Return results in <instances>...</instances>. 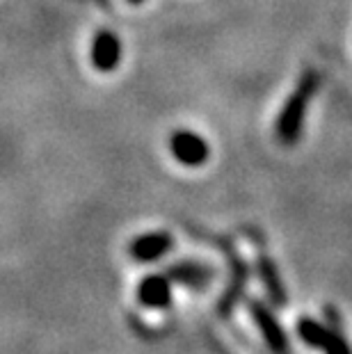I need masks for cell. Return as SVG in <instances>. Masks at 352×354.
<instances>
[{
	"label": "cell",
	"instance_id": "cell-2",
	"mask_svg": "<svg viewBox=\"0 0 352 354\" xmlns=\"http://www.w3.org/2000/svg\"><path fill=\"white\" fill-rule=\"evenodd\" d=\"M297 336L302 338L309 348H316L323 354H352L346 338L336 334L334 329L320 325V322L313 318L297 320Z\"/></svg>",
	"mask_w": 352,
	"mask_h": 354
},
{
	"label": "cell",
	"instance_id": "cell-10",
	"mask_svg": "<svg viewBox=\"0 0 352 354\" xmlns=\"http://www.w3.org/2000/svg\"><path fill=\"white\" fill-rule=\"evenodd\" d=\"M131 5H140V3H145V0H129Z\"/></svg>",
	"mask_w": 352,
	"mask_h": 354
},
{
	"label": "cell",
	"instance_id": "cell-1",
	"mask_svg": "<svg viewBox=\"0 0 352 354\" xmlns=\"http://www.w3.org/2000/svg\"><path fill=\"white\" fill-rule=\"evenodd\" d=\"M318 85H320L318 71H313V69L306 71L302 80L297 82V89L288 96L286 103H284L279 119H277V128H275L277 140H279L281 145L290 147L299 140V133H302L304 117H306V108H309Z\"/></svg>",
	"mask_w": 352,
	"mask_h": 354
},
{
	"label": "cell",
	"instance_id": "cell-3",
	"mask_svg": "<svg viewBox=\"0 0 352 354\" xmlns=\"http://www.w3.org/2000/svg\"><path fill=\"white\" fill-rule=\"evenodd\" d=\"M169 151L176 158V162L185 165V167H201V165H206L208 156H211L208 142L199 133L185 131V128L172 133Z\"/></svg>",
	"mask_w": 352,
	"mask_h": 354
},
{
	"label": "cell",
	"instance_id": "cell-6",
	"mask_svg": "<svg viewBox=\"0 0 352 354\" xmlns=\"http://www.w3.org/2000/svg\"><path fill=\"white\" fill-rule=\"evenodd\" d=\"M119 59H122V41L117 39V35H112L110 30L96 35L92 44V62L96 69L103 73L115 71Z\"/></svg>",
	"mask_w": 352,
	"mask_h": 354
},
{
	"label": "cell",
	"instance_id": "cell-4",
	"mask_svg": "<svg viewBox=\"0 0 352 354\" xmlns=\"http://www.w3.org/2000/svg\"><path fill=\"white\" fill-rule=\"evenodd\" d=\"M250 313H252L254 322H257V327L261 331V336H263L268 348H270L275 354H286L288 352L286 331L281 329L279 320L275 318V313L270 311V308H268L266 304H261V302H252Z\"/></svg>",
	"mask_w": 352,
	"mask_h": 354
},
{
	"label": "cell",
	"instance_id": "cell-5",
	"mask_svg": "<svg viewBox=\"0 0 352 354\" xmlns=\"http://www.w3.org/2000/svg\"><path fill=\"white\" fill-rule=\"evenodd\" d=\"M138 299L142 306L147 308H156V311H163V308H169L172 304V283L167 277L163 274H149L140 281L138 286Z\"/></svg>",
	"mask_w": 352,
	"mask_h": 354
},
{
	"label": "cell",
	"instance_id": "cell-8",
	"mask_svg": "<svg viewBox=\"0 0 352 354\" xmlns=\"http://www.w3.org/2000/svg\"><path fill=\"white\" fill-rule=\"evenodd\" d=\"M169 277L188 286H204L211 279V270L197 263H176L169 268Z\"/></svg>",
	"mask_w": 352,
	"mask_h": 354
},
{
	"label": "cell",
	"instance_id": "cell-7",
	"mask_svg": "<svg viewBox=\"0 0 352 354\" xmlns=\"http://www.w3.org/2000/svg\"><path fill=\"white\" fill-rule=\"evenodd\" d=\"M172 236L165 231H156V233H145V236L136 238L131 243V256L140 263H151L158 261L160 256H165L172 250Z\"/></svg>",
	"mask_w": 352,
	"mask_h": 354
},
{
	"label": "cell",
	"instance_id": "cell-9",
	"mask_svg": "<svg viewBox=\"0 0 352 354\" xmlns=\"http://www.w3.org/2000/svg\"><path fill=\"white\" fill-rule=\"evenodd\" d=\"M261 274H263V279H266V283H268V290H270V295L277 299V302H284V290L279 288V279H277V274H275V266L270 261H261Z\"/></svg>",
	"mask_w": 352,
	"mask_h": 354
}]
</instances>
